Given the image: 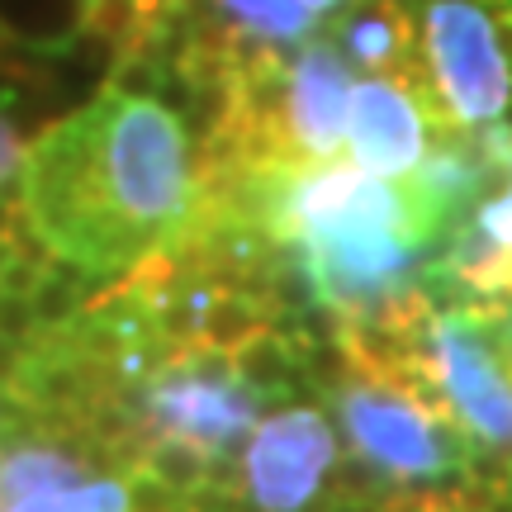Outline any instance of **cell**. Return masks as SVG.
I'll list each match as a JSON object with an SVG mask.
<instances>
[{
  "instance_id": "cell-1",
  "label": "cell",
  "mask_w": 512,
  "mask_h": 512,
  "mask_svg": "<svg viewBox=\"0 0 512 512\" xmlns=\"http://www.w3.org/2000/svg\"><path fill=\"white\" fill-rule=\"evenodd\" d=\"M19 204L34 233L86 275H124L171 252L200 214L195 143L152 95L100 91L24 157Z\"/></svg>"
},
{
  "instance_id": "cell-2",
  "label": "cell",
  "mask_w": 512,
  "mask_h": 512,
  "mask_svg": "<svg viewBox=\"0 0 512 512\" xmlns=\"http://www.w3.org/2000/svg\"><path fill=\"white\" fill-rule=\"evenodd\" d=\"M261 399L252 384L242 380L228 356H214L204 347H176L147 380L119 394L128 418L147 441H185L200 456H209L238 489V456L252 427L261 422Z\"/></svg>"
},
{
  "instance_id": "cell-3",
  "label": "cell",
  "mask_w": 512,
  "mask_h": 512,
  "mask_svg": "<svg viewBox=\"0 0 512 512\" xmlns=\"http://www.w3.org/2000/svg\"><path fill=\"white\" fill-rule=\"evenodd\" d=\"M418 48L451 128H494L512 110L508 0H418Z\"/></svg>"
},
{
  "instance_id": "cell-4",
  "label": "cell",
  "mask_w": 512,
  "mask_h": 512,
  "mask_svg": "<svg viewBox=\"0 0 512 512\" xmlns=\"http://www.w3.org/2000/svg\"><path fill=\"white\" fill-rule=\"evenodd\" d=\"M418 370L465 441L512 456V366L479 309H427L418 318Z\"/></svg>"
},
{
  "instance_id": "cell-5",
  "label": "cell",
  "mask_w": 512,
  "mask_h": 512,
  "mask_svg": "<svg viewBox=\"0 0 512 512\" xmlns=\"http://www.w3.org/2000/svg\"><path fill=\"white\" fill-rule=\"evenodd\" d=\"M332 403L351 456H361L380 479H441L470 465V446L456 422L394 384L347 370L332 384Z\"/></svg>"
},
{
  "instance_id": "cell-6",
  "label": "cell",
  "mask_w": 512,
  "mask_h": 512,
  "mask_svg": "<svg viewBox=\"0 0 512 512\" xmlns=\"http://www.w3.org/2000/svg\"><path fill=\"white\" fill-rule=\"evenodd\" d=\"M342 460L332 418L313 403H290L252 427L238 456V489L247 512H323L332 470Z\"/></svg>"
},
{
  "instance_id": "cell-7",
  "label": "cell",
  "mask_w": 512,
  "mask_h": 512,
  "mask_svg": "<svg viewBox=\"0 0 512 512\" xmlns=\"http://www.w3.org/2000/svg\"><path fill=\"white\" fill-rule=\"evenodd\" d=\"M451 133L427 72H370L351 91L347 152L370 176L403 181L427 162V133Z\"/></svg>"
},
{
  "instance_id": "cell-8",
  "label": "cell",
  "mask_w": 512,
  "mask_h": 512,
  "mask_svg": "<svg viewBox=\"0 0 512 512\" xmlns=\"http://www.w3.org/2000/svg\"><path fill=\"white\" fill-rule=\"evenodd\" d=\"M285 105L280 124L290 138L294 162H337L347 147L351 91H356V67L328 34L299 43V53L285 67Z\"/></svg>"
},
{
  "instance_id": "cell-9",
  "label": "cell",
  "mask_w": 512,
  "mask_h": 512,
  "mask_svg": "<svg viewBox=\"0 0 512 512\" xmlns=\"http://www.w3.org/2000/svg\"><path fill=\"white\" fill-rule=\"evenodd\" d=\"M498 147V185L465 209L441 275L470 294L465 309L503 313L512 304V128H489Z\"/></svg>"
},
{
  "instance_id": "cell-10",
  "label": "cell",
  "mask_w": 512,
  "mask_h": 512,
  "mask_svg": "<svg viewBox=\"0 0 512 512\" xmlns=\"http://www.w3.org/2000/svg\"><path fill=\"white\" fill-rule=\"evenodd\" d=\"M328 38L366 72H427L413 0H347L328 15Z\"/></svg>"
},
{
  "instance_id": "cell-11",
  "label": "cell",
  "mask_w": 512,
  "mask_h": 512,
  "mask_svg": "<svg viewBox=\"0 0 512 512\" xmlns=\"http://www.w3.org/2000/svg\"><path fill=\"white\" fill-rule=\"evenodd\" d=\"M266 328H271V309H266L261 299L238 294V290H214L204 299L200 328H195V347L214 351V356H233V351H242Z\"/></svg>"
},
{
  "instance_id": "cell-12",
  "label": "cell",
  "mask_w": 512,
  "mask_h": 512,
  "mask_svg": "<svg viewBox=\"0 0 512 512\" xmlns=\"http://www.w3.org/2000/svg\"><path fill=\"white\" fill-rule=\"evenodd\" d=\"M228 361L256 394H280V389L299 384V375H304V342H290L280 332H261L242 351H233Z\"/></svg>"
},
{
  "instance_id": "cell-13",
  "label": "cell",
  "mask_w": 512,
  "mask_h": 512,
  "mask_svg": "<svg viewBox=\"0 0 512 512\" xmlns=\"http://www.w3.org/2000/svg\"><path fill=\"white\" fill-rule=\"evenodd\" d=\"M0 512H128V479L119 475H95L81 479L72 489H48V494H29Z\"/></svg>"
},
{
  "instance_id": "cell-14",
  "label": "cell",
  "mask_w": 512,
  "mask_h": 512,
  "mask_svg": "<svg viewBox=\"0 0 512 512\" xmlns=\"http://www.w3.org/2000/svg\"><path fill=\"white\" fill-rule=\"evenodd\" d=\"M86 280V271H76V266H67V261H57L53 271L38 275L34 294H29V304H34V318L38 328H67L76 313L86 309V299H91V290L81 285Z\"/></svg>"
},
{
  "instance_id": "cell-15",
  "label": "cell",
  "mask_w": 512,
  "mask_h": 512,
  "mask_svg": "<svg viewBox=\"0 0 512 512\" xmlns=\"http://www.w3.org/2000/svg\"><path fill=\"white\" fill-rule=\"evenodd\" d=\"M24 138H19V124L10 114L0 110V190L10 181H19V171H24Z\"/></svg>"
},
{
  "instance_id": "cell-16",
  "label": "cell",
  "mask_w": 512,
  "mask_h": 512,
  "mask_svg": "<svg viewBox=\"0 0 512 512\" xmlns=\"http://www.w3.org/2000/svg\"><path fill=\"white\" fill-rule=\"evenodd\" d=\"M19 375H24V342L0 337V399H15Z\"/></svg>"
},
{
  "instance_id": "cell-17",
  "label": "cell",
  "mask_w": 512,
  "mask_h": 512,
  "mask_svg": "<svg viewBox=\"0 0 512 512\" xmlns=\"http://www.w3.org/2000/svg\"><path fill=\"white\" fill-rule=\"evenodd\" d=\"M304 5H309V10H313L318 19H328V15H337V10H342L347 0H304Z\"/></svg>"
}]
</instances>
